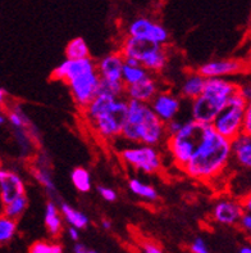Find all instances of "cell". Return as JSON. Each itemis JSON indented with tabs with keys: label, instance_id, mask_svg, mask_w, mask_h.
I'll return each mask as SVG.
<instances>
[{
	"label": "cell",
	"instance_id": "37",
	"mask_svg": "<svg viewBox=\"0 0 251 253\" xmlns=\"http://www.w3.org/2000/svg\"><path fill=\"white\" fill-rule=\"evenodd\" d=\"M239 93L241 94V95L244 96L246 100H249V102H250V98H251L250 84H244V85L239 84Z\"/></svg>",
	"mask_w": 251,
	"mask_h": 253
},
{
	"label": "cell",
	"instance_id": "7",
	"mask_svg": "<svg viewBox=\"0 0 251 253\" xmlns=\"http://www.w3.org/2000/svg\"><path fill=\"white\" fill-rule=\"evenodd\" d=\"M122 161L134 170L143 173H158L163 169L162 154L153 145L132 144L119 152Z\"/></svg>",
	"mask_w": 251,
	"mask_h": 253
},
{
	"label": "cell",
	"instance_id": "42",
	"mask_svg": "<svg viewBox=\"0 0 251 253\" xmlns=\"http://www.w3.org/2000/svg\"><path fill=\"white\" fill-rule=\"evenodd\" d=\"M6 102V93L5 90L0 87V107H3Z\"/></svg>",
	"mask_w": 251,
	"mask_h": 253
},
{
	"label": "cell",
	"instance_id": "21",
	"mask_svg": "<svg viewBox=\"0 0 251 253\" xmlns=\"http://www.w3.org/2000/svg\"><path fill=\"white\" fill-rule=\"evenodd\" d=\"M6 119H8V121H9L10 126L13 128H26L32 138H37V130H36L34 124L31 122V120L27 117V115H26L25 111H23V108L21 106H18V104L13 106L8 111Z\"/></svg>",
	"mask_w": 251,
	"mask_h": 253
},
{
	"label": "cell",
	"instance_id": "20",
	"mask_svg": "<svg viewBox=\"0 0 251 253\" xmlns=\"http://www.w3.org/2000/svg\"><path fill=\"white\" fill-rule=\"evenodd\" d=\"M45 226L48 229V233L53 238H57L62 234L63 230V220H62L61 211L57 206L55 201H49L45 207L44 216Z\"/></svg>",
	"mask_w": 251,
	"mask_h": 253
},
{
	"label": "cell",
	"instance_id": "11",
	"mask_svg": "<svg viewBox=\"0 0 251 253\" xmlns=\"http://www.w3.org/2000/svg\"><path fill=\"white\" fill-rule=\"evenodd\" d=\"M127 35L134 38H143L151 40L160 45H167L169 42L168 30L160 23L146 17H140L130 23L127 29Z\"/></svg>",
	"mask_w": 251,
	"mask_h": 253
},
{
	"label": "cell",
	"instance_id": "46",
	"mask_svg": "<svg viewBox=\"0 0 251 253\" xmlns=\"http://www.w3.org/2000/svg\"><path fill=\"white\" fill-rule=\"evenodd\" d=\"M87 253H98L96 251H87Z\"/></svg>",
	"mask_w": 251,
	"mask_h": 253
},
{
	"label": "cell",
	"instance_id": "36",
	"mask_svg": "<svg viewBox=\"0 0 251 253\" xmlns=\"http://www.w3.org/2000/svg\"><path fill=\"white\" fill-rule=\"evenodd\" d=\"M239 224L242 229L245 231H250L251 230V215L250 212H244L242 216L240 217Z\"/></svg>",
	"mask_w": 251,
	"mask_h": 253
},
{
	"label": "cell",
	"instance_id": "39",
	"mask_svg": "<svg viewBox=\"0 0 251 253\" xmlns=\"http://www.w3.org/2000/svg\"><path fill=\"white\" fill-rule=\"evenodd\" d=\"M68 235H70V238L73 242H78V239H80V230L73 228V226H70V229H68Z\"/></svg>",
	"mask_w": 251,
	"mask_h": 253
},
{
	"label": "cell",
	"instance_id": "32",
	"mask_svg": "<svg viewBox=\"0 0 251 253\" xmlns=\"http://www.w3.org/2000/svg\"><path fill=\"white\" fill-rule=\"evenodd\" d=\"M29 253H64V250L59 243L38 241L30 247Z\"/></svg>",
	"mask_w": 251,
	"mask_h": 253
},
{
	"label": "cell",
	"instance_id": "45",
	"mask_svg": "<svg viewBox=\"0 0 251 253\" xmlns=\"http://www.w3.org/2000/svg\"><path fill=\"white\" fill-rule=\"evenodd\" d=\"M4 122H5V116H4L3 113L0 112V126L4 125Z\"/></svg>",
	"mask_w": 251,
	"mask_h": 253
},
{
	"label": "cell",
	"instance_id": "44",
	"mask_svg": "<svg viewBox=\"0 0 251 253\" xmlns=\"http://www.w3.org/2000/svg\"><path fill=\"white\" fill-rule=\"evenodd\" d=\"M240 253H251V248L249 246H245L240 250Z\"/></svg>",
	"mask_w": 251,
	"mask_h": 253
},
{
	"label": "cell",
	"instance_id": "6",
	"mask_svg": "<svg viewBox=\"0 0 251 253\" xmlns=\"http://www.w3.org/2000/svg\"><path fill=\"white\" fill-rule=\"evenodd\" d=\"M249 104L250 102L237 91L229 96V99L219 112L216 113L210 125L213 126L218 134L228 140H232L235 136L242 132V119Z\"/></svg>",
	"mask_w": 251,
	"mask_h": 253
},
{
	"label": "cell",
	"instance_id": "34",
	"mask_svg": "<svg viewBox=\"0 0 251 253\" xmlns=\"http://www.w3.org/2000/svg\"><path fill=\"white\" fill-rule=\"evenodd\" d=\"M191 252L192 253H210L207 243L203 238H196L191 244Z\"/></svg>",
	"mask_w": 251,
	"mask_h": 253
},
{
	"label": "cell",
	"instance_id": "16",
	"mask_svg": "<svg viewBox=\"0 0 251 253\" xmlns=\"http://www.w3.org/2000/svg\"><path fill=\"white\" fill-rule=\"evenodd\" d=\"M124 64V57L119 50L109 53L108 55L103 57L96 63V71H98L100 79L105 80H122V68Z\"/></svg>",
	"mask_w": 251,
	"mask_h": 253
},
{
	"label": "cell",
	"instance_id": "4",
	"mask_svg": "<svg viewBox=\"0 0 251 253\" xmlns=\"http://www.w3.org/2000/svg\"><path fill=\"white\" fill-rule=\"evenodd\" d=\"M119 51L124 58L130 57L137 59L150 74L160 72L166 68L168 63L166 45L156 44L147 39L127 35V38L122 42Z\"/></svg>",
	"mask_w": 251,
	"mask_h": 253
},
{
	"label": "cell",
	"instance_id": "25",
	"mask_svg": "<svg viewBox=\"0 0 251 253\" xmlns=\"http://www.w3.org/2000/svg\"><path fill=\"white\" fill-rule=\"evenodd\" d=\"M150 72L143 66H128L124 63L123 68H122V83L124 84V86L128 85H134V84L139 83V81L146 79L150 76Z\"/></svg>",
	"mask_w": 251,
	"mask_h": 253
},
{
	"label": "cell",
	"instance_id": "14",
	"mask_svg": "<svg viewBox=\"0 0 251 253\" xmlns=\"http://www.w3.org/2000/svg\"><path fill=\"white\" fill-rule=\"evenodd\" d=\"M92 70H96V62H94L91 57L82 58V59H66L63 63H61L53 70L51 79L64 81L67 84L74 77Z\"/></svg>",
	"mask_w": 251,
	"mask_h": 253
},
{
	"label": "cell",
	"instance_id": "26",
	"mask_svg": "<svg viewBox=\"0 0 251 253\" xmlns=\"http://www.w3.org/2000/svg\"><path fill=\"white\" fill-rule=\"evenodd\" d=\"M66 57L67 59H82L90 57L89 45L83 38L72 39L66 46Z\"/></svg>",
	"mask_w": 251,
	"mask_h": 253
},
{
	"label": "cell",
	"instance_id": "19",
	"mask_svg": "<svg viewBox=\"0 0 251 253\" xmlns=\"http://www.w3.org/2000/svg\"><path fill=\"white\" fill-rule=\"evenodd\" d=\"M205 77L201 76L197 71L190 72L186 75L184 80L182 81L181 87H179V94L182 98L188 100H194L196 96L203 93L204 86H205Z\"/></svg>",
	"mask_w": 251,
	"mask_h": 253
},
{
	"label": "cell",
	"instance_id": "22",
	"mask_svg": "<svg viewBox=\"0 0 251 253\" xmlns=\"http://www.w3.org/2000/svg\"><path fill=\"white\" fill-rule=\"evenodd\" d=\"M59 211H61L62 217L66 220L67 224H70V226H73L76 229H86L90 224L89 216L83 213V212L78 211V210L73 209L72 206H70L68 203L62 202L59 205Z\"/></svg>",
	"mask_w": 251,
	"mask_h": 253
},
{
	"label": "cell",
	"instance_id": "29",
	"mask_svg": "<svg viewBox=\"0 0 251 253\" xmlns=\"http://www.w3.org/2000/svg\"><path fill=\"white\" fill-rule=\"evenodd\" d=\"M124 91H126V86L122 83V80H105V79H100L98 87V94H107L113 98H123Z\"/></svg>",
	"mask_w": 251,
	"mask_h": 253
},
{
	"label": "cell",
	"instance_id": "31",
	"mask_svg": "<svg viewBox=\"0 0 251 253\" xmlns=\"http://www.w3.org/2000/svg\"><path fill=\"white\" fill-rule=\"evenodd\" d=\"M13 134L16 138L17 144L21 148L23 154H29L32 151V145H34V140L30 132L26 128H13Z\"/></svg>",
	"mask_w": 251,
	"mask_h": 253
},
{
	"label": "cell",
	"instance_id": "24",
	"mask_svg": "<svg viewBox=\"0 0 251 253\" xmlns=\"http://www.w3.org/2000/svg\"><path fill=\"white\" fill-rule=\"evenodd\" d=\"M32 175L34 179L37 181L40 185L44 188L50 196H55L57 194V186H55L54 180L51 176V172L49 170V167L44 166V165H38V166L32 169Z\"/></svg>",
	"mask_w": 251,
	"mask_h": 253
},
{
	"label": "cell",
	"instance_id": "1",
	"mask_svg": "<svg viewBox=\"0 0 251 253\" xmlns=\"http://www.w3.org/2000/svg\"><path fill=\"white\" fill-rule=\"evenodd\" d=\"M229 162L231 140L218 134L210 124H205L200 140L182 170L191 179L209 181L222 175Z\"/></svg>",
	"mask_w": 251,
	"mask_h": 253
},
{
	"label": "cell",
	"instance_id": "27",
	"mask_svg": "<svg viewBox=\"0 0 251 253\" xmlns=\"http://www.w3.org/2000/svg\"><path fill=\"white\" fill-rule=\"evenodd\" d=\"M71 181L80 193H89L92 188L91 175L85 167H76L71 172Z\"/></svg>",
	"mask_w": 251,
	"mask_h": 253
},
{
	"label": "cell",
	"instance_id": "18",
	"mask_svg": "<svg viewBox=\"0 0 251 253\" xmlns=\"http://www.w3.org/2000/svg\"><path fill=\"white\" fill-rule=\"evenodd\" d=\"M231 158L244 169L251 167V134L240 132L231 140Z\"/></svg>",
	"mask_w": 251,
	"mask_h": 253
},
{
	"label": "cell",
	"instance_id": "33",
	"mask_svg": "<svg viewBox=\"0 0 251 253\" xmlns=\"http://www.w3.org/2000/svg\"><path fill=\"white\" fill-rule=\"evenodd\" d=\"M96 189H98V193L100 194V197H102L104 201H107V202H115V201H117L118 196L117 192H115L114 189L103 185H99Z\"/></svg>",
	"mask_w": 251,
	"mask_h": 253
},
{
	"label": "cell",
	"instance_id": "10",
	"mask_svg": "<svg viewBox=\"0 0 251 253\" xmlns=\"http://www.w3.org/2000/svg\"><path fill=\"white\" fill-rule=\"evenodd\" d=\"M249 66L245 61L237 58H224V59H214L201 64L197 68V72L205 79L209 77H232L245 74Z\"/></svg>",
	"mask_w": 251,
	"mask_h": 253
},
{
	"label": "cell",
	"instance_id": "12",
	"mask_svg": "<svg viewBox=\"0 0 251 253\" xmlns=\"http://www.w3.org/2000/svg\"><path fill=\"white\" fill-rule=\"evenodd\" d=\"M150 108L155 113L164 124L171 120L176 119L179 109H181V100L178 95L173 94L172 91L159 90L154 95V98L149 103Z\"/></svg>",
	"mask_w": 251,
	"mask_h": 253
},
{
	"label": "cell",
	"instance_id": "41",
	"mask_svg": "<svg viewBox=\"0 0 251 253\" xmlns=\"http://www.w3.org/2000/svg\"><path fill=\"white\" fill-rule=\"evenodd\" d=\"M241 205H242V209H244V211L250 212L251 211V198L250 197L245 198V201H244V202H241Z\"/></svg>",
	"mask_w": 251,
	"mask_h": 253
},
{
	"label": "cell",
	"instance_id": "43",
	"mask_svg": "<svg viewBox=\"0 0 251 253\" xmlns=\"http://www.w3.org/2000/svg\"><path fill=\"white\" fill-rule=\"evenodd\" d=\"M102 225L105 230H110L111 229V221L110 220H108V218H104V220L102 221Z\"/></svg>",
	"mask_w": 251,
	"mask_h": 253
},
{
	"label": "cell",
	"instance_id": "3",
	"mask_svg": "<svg viewBox=\"0 0 251 253\" xmlns=\"http://www.w3.org/2000/svg\"><path fill=\"white\" fill-rule=\"evenodd\" d=\"M239 91V83L228 77H209L205 80L203 93L191 100L192 120L201 124H212L216 113L226 104L229 96Z\"/></svg>",
	"mask_w": 251,
	"mask_h": 253
},
{
	"label": "cell",
	"instance_id": "23",
	"mask_svg": "<svg viewBox=\"0 0 251 253\" xmlns=\"http://www.w3.org/2000/svg\"><path fill=\"white\" fill-rule=\"evenodd\" d=\"M128 188L135 196L140 197L145 201H149V202H155L156 199L159 198L158 190L153 185L143 183L141 180L136 179V177H132V179L128 180Z\"/></svg>",
	"mask_w": 251,
	"mask_h": 253
},
{
	"label": "cell",
	"instance_id": "15",
	"mask_svg": "<svg viewBox=\"0 0 251 253\" xmlns=\"http://www.w3.org/2000/svg\"><path fill=\"white\" fill-rule=\"evenodd\" d=\"M241 202L235 199L223 198L215 203L213 209L214 221L222 225H236L239 224L240 217L244 213Z\"/></svg>",
	"mask_w": 251,
	"mask_h": 253
},
{
	"label": "cell",
	"instance_id": "30",
	"mask_svg": "<svg viewBox=\"0 0 251 253\" xmlns=\"http://www.w3.org/2000/svg\"><path fill=\"white\" fill-rule=\"evenodd\" d=\"M17 233V220L0 215V246L10 242Z\"/></svg>",
	"mask_w": 251,
	"mask_h": 253
},
{
	"label": "cell",
	"instance_id": "40",
	"mask_svg": "<svg viewBox=\"0 0 251 253\" xmlns=\"http://www.w3.org/2000/svg\"><path fill=\"white\" fill-rule=\"evenodd\" d=\"M87 248H86L85 244L82 243H76L73 247V253H87Z\"/></svg>",
	"mask_w": 251,
	"mask_h": 253
},
{
	"label": "cell",
	"instance_id": "38",
	"mask_svg": "<svg viewBox=\"0 0 251 253\" xmlns=\"http://www.w3.org/2000/svg\"><path fill=\"white\" fill-rule=\"evenodd\" d=\"M143 250L145 253H164L156 244L149 243V242H147V243H143Z\"/></svg>",
	"mask_w": 251,
	"mask_h": 253
},
{
	"label": "cell",
	"instance_id": "28",
	"mask_svg": "<svg viewBox=\"0 0 251 253\" xmlns=\"http://www.w3.org/2000/svg\"><path fill=\"white\" fill-rule=\"evenodd\" d=\"M27 207H29V198L26 194H23V196H19L16 199H13L12 202L4 205L3 213L8 217L18 220L25 213Z\"/></svg>",
	"mask_w": 251,
	"mask_h": 253
},
{
	"label": "cell",
	"instance_id": "9",
	"mask_svg": "<svg viewBox=\"0 0 251 253\" xmlns=\"http://www.w3.org/2000/svg\"><path fill=\"white\" fill-rule=\"evenodd\" d=\"M99 83H100V76L96 70L85 72L68 81L67 85L70 86L71 94L77 107L83 109L95 98L98 94Z\"/></svg>",
	"mask_w": 251,
	"mask_h": 253
},
{
	"label": "cell",
	"instance_id": "5",
	"mask_svg": "<svg viewBox=\"0 0 251 253\" xmlns=\"http://www.w3.org/2000/svg\"><path fill=\"white\" fill-rule=\"evenodd\" d=\"M204 125L195 120L182 122L181 127L172 136H167L166 144L177 167L183 169L194 153L197 143L203 135Z\"/></svg>",
	"mask_w": 251,
	"mask_h": 253
},
{
	"label": "cell",
	"instance_id": "35",
	"mask_svg": "<svg viewBox=\"0 0 251 253\" xmlns=\"http://www.w3.org/2000/svg\"><path fill=\"white\" fill-rule=\"evenodd\" d=\"M242 132L251 134V106L249 104L242 119Z\"/></svg>",
	"mask_w": 251,
	"mask_h": 253
},
{
	"label": "cell",
	"instance_id": "17",
	"mask_svg": "<svg viewBox=\"0 0 251 253\" xmlns=\"http://www.w3.org/2000/svg\"><path fill=\"white\" fill-rule=\"evenodd\" d=\"M158 91H159V85L155 79L150 75L146 79H143L134 85L126 86L124 95L127 96V99L137 100L141 103H150V100L153 99Z\"/></svg>",
	"mask_w": 251,
	"mask_h": 253
},
{
	"label": "cell",
	"instance_id": "2",
	"mask_svg": "<svg viewBox=\"0 0 251 253\" xmlns=\"http://www.w3.org/2000/svg\"><path fill=\"white\" fill-rule=\"evenodd\" d=\"M127 116L119 138L131 144L158 147L166 143V124L153 112L149 103L127 99Z\"/></svg>",
	"mask_w": 251,
	"mask_h": 253
},
{
	"label": "cell",
	"instance_id": "13",
	"mask_svg": "<svg viewBox=\"0 0 251 253\" xmlns=\"http://www.w3.org/2000/svg\"><path fill=\"white\" fill-rule=\"evenodd\" d=\"M23 194H26V185L21 175L9 169L0 167V201L3 206Z\"/></svg>",
	"mask_w": 251,
	"mask_h": 253
},
{
	"label": "cell",
	"instance_id": "8",
	"mask_svg": "<svg viewBox=\"0 0 251 253\" xmlns=\"http://www.w3.org/2000/svg\"><path fill=\"white\" fill-rule=\"evenodd\" d=\"M127 99L117 98L107 112L99 115L89 124L99 136L105 140H115L121 135L122 126L127 116Z\"/></svg>",
	"mask_w": 251,
	"mask_h": 253
}]
</instances>
